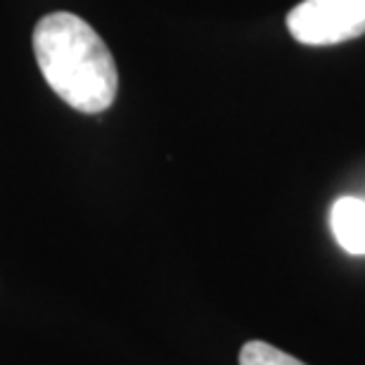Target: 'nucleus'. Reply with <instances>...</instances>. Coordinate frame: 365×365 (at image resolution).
<instances>
[{
  "mask_svg": "<svg viewBox=\"0 0 365 365\" xmlns=\"http://www.w3.org/2000/svg\"><path fill=\"white\" fill-rule=\"evenodd\" d=\"M332 232L349 254H365V202L359 197H341L330 211Z\"/></svg>",
  "mask_w": 365,
  "mask_h": 365,
  "instance_id": "7ed1b4c3",
  "label": "nucleus"
},
{
  "mask_svg": "<svg viewBox=\"0 0 365 365\" xmlns=\"http://www.w3.org/2000/svg\"><path fill=\"white\" fill-rule=\"evenodd\" d=\"M287 29L304 46H337L365 34V0H304L287 14Z\"/></svg>",
  "mask_w": 365,
  "mask_h": 365,
  "instance_id": "f03ea898",
  "label": "nucleus"
},
{
  "mask_svg": "<svg viewBox=\"0 0 365 365\" xmlns=\"http://www.w3.org/2000/svg\"><path fill=\"white\" fill-rule=\"evenodd\" d=\"M34 55L46 83L81 114L114 105L119 71L102 36L74 12H50L34 29Z\"/></svg>",
  "mask_w": 365,
  "mask_h": 365,
  "instance_id": "f257e3e1",
  "label": "nucleus"
},
{
  "mask_svg": "<svg viewBox=\"0 0 365 365\" xmlns=\"http://www.w3.org/2000/svg\"><path fill=\"white\" fill-rule=\"evenodd\" d=\"M240 365H306L302 361H297L294 356L280 351L273 344H266V341H247L240 351Z\"/></svg>",
  "mask_w": 365,
  "mask_h": 365,
  "instance_id": "20e7f679",
  "label": "nucleus"
}]
</instances>
